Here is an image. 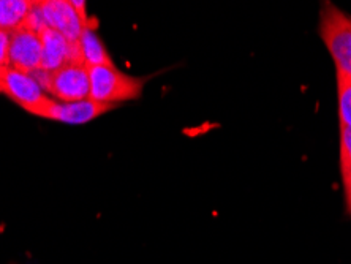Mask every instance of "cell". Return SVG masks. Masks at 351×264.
<instances>
[{
    "mask_svg": "<svg viewBox=\"0 0 351 264\" xmlns=\"http://www.w3.org/2000/svg\"><path fill=\"white\" fill-rule=\"evenodd\" d=\"M41 91L64 103L87 100L90 95L89 67L84 62H70L56 71L38 70L30 75Z\"/></svg>",
    "mask_w": 351,
    "mask_h": 264,
    "instance_id": "cell-1",
    "label": "cell"
},
{
    "mask_svg": "<svg viewBox=\"0 0 351 264\" xmlns=\"http://www.w3.org/2000/svg\"><path fill=\"white\" fill-rule=\"evenodd\" d=\"M319 37L337 67V73L351 80V18L332 3H324L319 13Z\"/></svg>",
    "mask_w": 351,
    "mask_h": 264,
    "instance_id": "cell-2",
    "label": "cell"
},
{
    "mask_svg": "<svg viewBox=\"0 0 351 264\" xmlns=\"http://www.w3.org/2000/svg\"><path fill=\"white\" fill-rule=\"evenodd\" d=\"M90 95L94 101L116 105L119 101L136 100L141 97L144 80L122 73L112 67H89Z\"/></svg>",
    "mask_w": 351,
    "mask_h": 264,
    "instance_id": "cell-3",
    "label": "cell"
},
{
    "mask_svg": "<svg viewBox=\"0 0 351 264\" xmlns=\"http://www.w3.org/2000/svg\"><path fill=\"white\" fill-rule=\"evenodd\" d=\"M116 105L110 103L94 101L90 98L75 103L58 101L49 95H46L30 114L41 119H49V121H58L71 125H81V123L92 122L94 119L103 116V114L114 110Z\"/></svg>",
    "mask_w": 351,
    "mask_h": 264,
    "instance_id": "cell-4",
    "label": "cell"
},
{
    "mask_svg": "<svg viewBox=\"0 0 351 264\" xmlns=\"http://www.w3.org/2000/svg\"><path fill=\"white\" fill-rule=\"evenodd\" d=\"M0 94L7 95L27 112L32 111L46 97L32 76L12 67H0Z\"/></svg>",
    "mask_w": 351,
    "mask_h": 264,
    "instance_id": "cell-5",
    "label": "cell"
},
{
    "mask_svg": "<svg viewBox=\"0 0 351 264\" xmlns=\"http://www.w3.org/2000/svg\"><path fill=\"white\" fill-rule=\"evenodd\" d=\"M41 37V69L43 71H56L70 62H84L80 41L66 40L54 29H45ZM86 64V62H84Z\"/></svg>",
    "mask_w": 351,
    "mask_h": 264,
    "instance_id": "cell-6",
    "label": "cell"
},
{
    "mask_svg": "<svg viewBox=\"0 0 351 264\" xmlns=\"http://www.w3.org/2000/svg\"><path fill=\"white\" fill-rule=\"evenodd\" d=\"M10 67L32 75L41 69V37L21 27L10 34Z\"/></svg>",
    "mask_w": 351,
    "mask_h": 264,
    "instance_id": "cell-7",
    "label": "cell"
},
{
    "mask_svg": "<svg viewBox=\"0 0 351 264\" xmlns=\"http://www.w3.org/2000/svg\"><path fill=\"white\" fill-rule=\"evenodd\" d=\"M40 3L49 29L58 30L71 43L80 41L84 24L70 0H40Z\"/></svg>",
    "mask_w": 351,
    "mask_h": 264,
    "instance_id": "cell-8",
    "label": "cell"
},
{
    "mask_svg": "<svg viewBox=\"0 0 351 264\" xmlns=\"http://www.w3.org/2000/svg\"><path fill=\"white\" fill-rule=\"evenodd\" d=\"M80 46L82 59H84L87 67H112L111 57L108 54V51L103 45V41L98 38L95 34V29L87 27L82 30Z\"/></svg>",
    "mask_w": 351,
    "mask_h": 264,
    "instance_id": "cell-9",
    "label": "cell"
},
{
    "mask_svg": "<svg viewBox=\"0 0 351 264\" xmlns=\"http://www.w3.org/2000/svg\"><path fill=\"white\" fill-rule=\"evenodd\" d=\"M34 0H0V30L12 34L23 27Z\"/></svg>",
    "mask_w": 351,
    "mask_h": 264,
    "instance_id": "cell-10",
    "label": "cell"
},
{
    "mask_svg": "<svg viewBox=\"0 0 351 264\" xmlns=\"http://www.w3.org/2000/svg\"><path fill=\"white\" fill-rule=\"evenodd\" d=\"M337 89H339L340 128L351 127V80L350 77L337 73Z\"/></svg>",
    "mask_w": 351,
    "mask_h": 264,
    "instance_id": "cell-11",
    "label": "cell"
},
{
    "mask_svg": "<svg viewBox=\"0 0 351 264\" xmlns=\"http://www.w3.org/2000/svg\"><path fill=\"white\" fill-rule=\"evenodd\" d=\"M340 169L342 176L351 174V127L340 128Z\"/></svg>",
    "mask_w": 351,
    "mask_h": 264,
    "instance_id": "cell-12",
    "label": "cell"
},
{
    "mask_svg": "<svg viewBox=\"0 0 351 264\" xmlns=\"http://www.w3.org/2000/svg\"><path fill=\"white\" fill-rule=\"evenodd\" d=\"M0 67H10V34L0 30Z\"/></svg>",
    "mask_w": 351,
    "mask_h": 264,
    "instance_id": "cell-13",
    "label": "cell"
},
{
    "mask_svg": "<svg viewBox=\"0 0 351 264\" xmlns=\"http://www.w3.org/2000/svg\"><path fill=\"white\" fill-rule=\"evenodd\" d=\"M345 193H347V203H351V174L343 176Z\"/></svg>",
    "mask_w": 351,
    "mask_h": 264,
    "instance_id": "cell-14",
    "label": "cell"
},
{
    "mask_svg": "<svg viewBox=\"0 0 351 264\" xmlns=\"http://www.w3.org/2000/svg\"><path fill=\"white\" fill-rule=\"evenodd\" d=\"M347 204H348V211L351 212V203H347Z\"/></svg>",
    "mask_w": 351,
    "mask_h": 264,
    "instance_id": "cell-15",
    "label": "cell"
}]
</instances>
